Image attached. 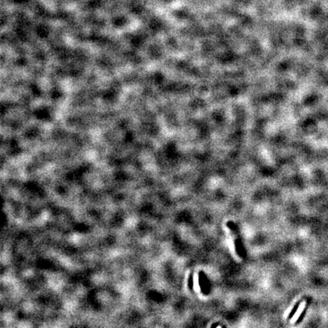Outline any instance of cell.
Masks as SVG:
<instances>
[{
  "label": "cell",
  "instance_id": "obj_1",
  "mask_svg": "<svg viewBox=\"0 0 328 328\" xmlns=\"http://www.w3.org/2000/svg\"><path fill=\"white\" fill-rule=\"evenodd\" d=\"M300 304H301V302H299L296 303V304H295V307L293 308V310H292V311H291V312L289 313V317H288V320H289V319H291V318H293V315H294V314H295V313L297 311V310L299 309V307L300 306Z\"/></svg>",
  "mask_w": 328,
  "mask_h": 328
},
{
  "label": "cell",
  "instance_id": "obj_2",
  "mask_svg": "<svg viewBox=\"0 0 328 328\" xmlns=\"http://www.w3.org/2000/svg\"><path fill=\"white\" fill-rule=\"evenodd\" d=\"M201 279H202V278H201V273H199V276H198V283H199V286H200V289H201V292H202L203 293H205V289H204V287H203V283L202 282H201Z\"/></svg>",
  "mask_w": 328,
  "mask_h": 328
},
{
  "label": "cell",
  "instance_id": "obj_3",
  "mask_svg": "<svg viewBox=\"0 0 328 328\" xmlns=\"http://www.w3.org/2000/svg\"><path fill=\"white\" fill-rule=\"evenodd\" d=\"M189 287L190 289H192L193 288V274L191 273L189 278Z\"/></svg>",
  "mask_w": 328,
  "mask_h": 328
},
{
  "label": "cell",
  "instance_id": "obj_4",
  "mask_svg": "<svg viewBox=\"0 0 328 328\" xmlns=\"http://www.w3.org/2000/svg\"><path fill=\"white\" fill-rule=\"evenodd\" d=\"M216 327H220L219 324H212V325H211V327H212V328Z\"/></svg>",
  "mask_w": 328,
  "mask_h": 328
}]
</instances>
